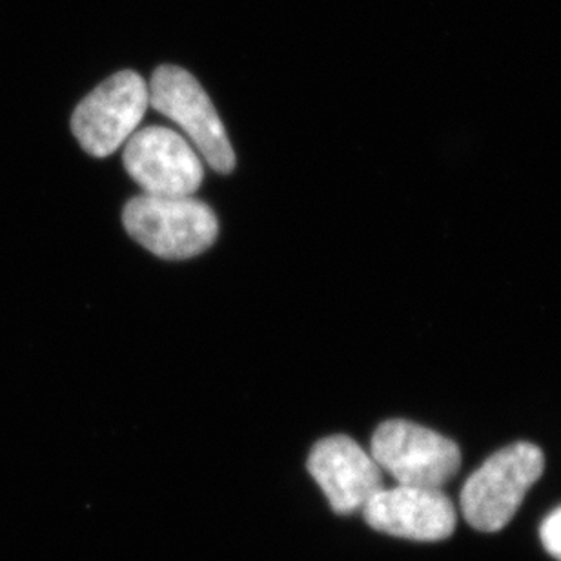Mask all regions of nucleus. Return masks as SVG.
<instances>
[{
	"mask_svg": "<svg viewBox=\"0 0 561 561\" xmlns=\"http://www.w3.org/2000/svg\"><path fill=\"white\" fill-rule=\"evenodd\" d=\"M148 92L151 108L183 128L211 170L217 173L232 172L236 153L227 130L195 77L178 66H161L151 77Z\"/></svg>",
	"mask_w": 561,
	"mask_h": 561,
	"instance_id": "4",
	"label": "nucleus"
},
{
	"mask_svg": "<svg viewBox=\"0 0 561 561\" xmlns=\"http://www.w3.org/2000/svg\"><path fill=\"white\" fill-rule=\"evenodd\" d=\"M541 543L552 558L561 561V507L552 511L540 527Z\"/></svg>",
	"mask_w": 561,
	"mask_h": 561,
	"instance_id": "9",
	"label": "nucleus"
},
{
	"mask_svg": "<svg viewBox=\"0 0 561 561\" xmlns=\"http://www.w3.org/2000/svg\"><path fill=\"white\" fill-rule=\"evenodd\" d=\"M363 518L378 533L416 541L447 540L458 524L454 503L442 489L411 485L381 489L363 507Z\"/></svg>",
	"mask_w": 561,
	"mask_h": 561,
	"instance_id": "7",
	"label": "nucleus"
},
{
	"mask_svg": "<svg viewBox=\"0 0 561 561\" xmlns=\"http://www.w3.org/2000/svg\"><path fill=\"white\" fill-rule=\"evenodd\" d=\"M307 467L332 511L343 516L363 511L370 497L385 489L379 465L348 436H330L316 443Z\"/></svg>",
	"mask_w": 561,
	"mask_h": 561,
	"instance_id": "8",
	"label": "nucleus"
},
{
	"mask_svg": "<svg viewBox=\"0 0 561 561\" xmlns=\"http://www.w3.org/2000/svg\"><path fill=\"white\" fill-rule=\"evenodd\" d=\"M543 469L546 456L529 442L514 443L492 454L463 485L459 505L465 519L483 533L502 530L518 513Z\"/></svg>",
	"mask_w": 561,
	"mask_h": 561,
	"instance_id": "2",
	"label": "nucleus"
},
{
	"mask_svg": "<svg viewBox=\"0 0 561 561\" xmlns=\"http://www.w3.org/2000/svg\"><path fill=\"white\" fill-rule=\"evenodd\" d=\"M148 106L145 79L136 71H119L77 106L71 130L87 153L108 157L136 134Z\"/></svg>",
	"mask_w": 561,
	"mask_h": 561,
	"instance_id": "5",
	"label": "nucleus"
},
{
	"mask_svg": "<svg viewBox=\"0 0 561 561\" xmlns=\"http://www.w3.org/2000/svg\"><path fill=\"white\" fill-rule=\"evenodd\" d=\"M370 456L400 485L425 489H442L461 467L456 442L405 420L385 421L378 426Z\"/></svg>",
	"mask_w": 561,
	"mask_h": 561,
	"instance_id": "3",
	"label": "nucleus"
},
{
	"mask_svg": "<svg viewBox=\"0 0 561 561\" xmlns=\"http://www.w3.org/2000/svg\"><path fill=\"white\" fill-rule=\"evenodd\" d=\"M123 161L148 195L190 197L205 179L203 161L188 140L162 126H150L126 140Z\"/></svg>",
	"mask_w": 561,
	"mask_h": 561,
	"instance_id": "6",
	"label": "nucleus"
},
{
	"mask_svg": "<svg viewBox=\"0 0 561 561\" xmlns=\"http://www.w3.org/2000/svg\"><path fill=\"white\" fill-rule=\"evenodd\" d=\"M123 225L140 247L162 260H190L216 243L219 221L210 206L190 197L137 195L123 210Z\"/></svg>",
	"mask_w": 561,
	"mask_h": 561,
	"instance_id": "1",
	"label": "nucleus"
}]
</instances>
